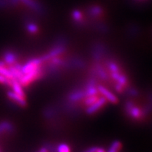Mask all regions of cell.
I'll list each match as a JSON object with an SVG mask.
<instances>
[{"label": "cell", "mask_w": 152, "mask_h": 152, "mask_svg": "<svg viewBox=\"0 0 152 152\" xmlns=\"http://www.w3.org/2000/svg\"><path fill=\"white\" fill-rule=\"evenodd\" d=\"M125 111L130 118L135 121H140L146 116L144 110L137 106L132 101H128L125 104Z\"/></svg>", "instance_id": "obj_1"}, {"label": "cell", "mask_w": 152, "mask_h": 152, "mask_svg": "<svg viewBox=\"0 0 152 152\" xmlns=\"http://www.w3.org/2000/svg\"><path fill=\"white\" fill-rule=\"evenodd\" d=\"M44 75V72L42 69V67L38 69L33 71L30 73L23 74L22 77L19 80L18 82L23 87H27L28 85L33 83L37 80L41 78Z\"/></svg>", "instance_id": "obj_2"}, {"label": "cell", "mask_w": 152, "mask_h": 152, "mask_svg": "<svg viewBox=\"0 0 152 152\" xmlns=\"http://www.w3.org/2000/svg\"><path fill=\"white\" fill-rule=\"evenodd\" d=\"M43 61L41 57L39 58H32L26 62L24 65H22V72L23 74H26L30 72L35 71L38 68L42 67V64H43Z\"/></svg>", "instance_id": "obj_3"}, {"label": "cell", "mask_w": 152, "mask_h": 152, "mask_svg": "<svg viewBox=\"0 0 152 152\" xmlns=\"http://www.w3.org/2000/svg\"><path fill=\"white\" fill-rule=\"evenodd\" d=\"M106 104H107V100L103 96H101L95 103L92 104L90 106H87L86 113L88 115H92V114L96 113V112L102 109V108L104 107Z\"/></svg>", "instance_id": "obj_4"}, {"label": "cell", "mask_w": 152, "mask_h": 152, "mask_svg": "<svg viewBox=\"0 0 152 152\" xmlns=\"http://www.w3.org/2000/svg\"><path fill=\"white\" fill-rule=\"evenodd\" d=\"M97 89L99 92L107 100V102H111L112 104H117L118 102V99L117 96L103 85H97Z\"/></svg>", "instance_id": "obj_5"}, {"label": "cell", "mask_w": 152, "mask_h": 152, "mask_svg": "<svg viewBox=\"0 0 152 152\" xmlns=\"http://www.w3.org/2000/svg\"><path fill=\"white\" fill-rule=\"evenodd\" d=\"M7 95L8 98L11 102H14L17 105L21 106V107H26L27 106V102H26V97H23L20 95L17 94L16 93L11 91H8L7 92Z\"/></svg>", "instance_id": "obj_6"}, {"label": "cell", "mask_w": 152, "mask_h": 152, "mask_svg": "<svg viewBox=\"0 0 152 152\" xmlns=\"http://www.w3.org/2000/svg\"><path fill=\"white\" fill-rule=\"evenodd\" d=\"M17 58H18L17 55L11 51H6L4 53L3 61L7 66L14 65L17 63Z\"/></svg>", "instance_id": "obj_7"}, {"label": "cell", "mask_w": 152, "mask_h": 152, "mask_svg": "<svg viewBox=\"0 0 152 152\" xmlns=\"http://www.w3.org/2000/svg\"><path fill=\"white\" fill-rule=\"evenodd\" d=\"M85 98L84 90H73L68 94V99L70 102H77L78 101L83 99Z\"/></svg>", "instance_id": "obj_8"}, {"label": "cell", "mask_w": 152, "mask_h": 152, "mask_svg": "<svg viewBox=\"0 0 152 152\" xmlns=\"http://www.w3.org/2000/svg\"><path fill=\"white\" fill-rule=\"evenodd\" d=\"M14 130V126L9 121H2L0 123V134H9Z\"/></svg>", "instance_id": "obj_9"}, {"label": "cell", "mask_w": 152, "mask_h": 152, "mask_svg": "<svg viewBox=\"0 0 152 152\" xmlns=\"http://www.w3.org/2000/svg\"><path fill=\"white\" fill-rule=\"evenodd\" d=\"M23 87L20 84L18 80H17L16 79H13L12 80V84H11V88L12 89L13 92L16 93L17 94L20 95V96H23V97H26V94L23 89Z\"/></svg>", "instance_id": "obj_10"}, {"label": "cell", "mask_w": 152, "mask_h": 152, "mask_svg": "<svg viewBox=\"0 0 152 152\" xmlns=\"http://www.w3.org/2000/svg\"><path fill=\"white\" fill-rule=\"evenodd\" d=\"M20 1H21L23 4L27 6L28 7H29L30 9H33L37 12H40L42 11L39 5L33 0H20Z\"/></svg>", "instance_id": "obj_11"}, {"label": "cell", "mask_w": 152, "mask_h": 152, "mask_svg": "<svg viewBox=\"0 0 152 152\" xmlns=\"http://www.w3.org/2000/svg\"><path fill=\"white\" fill-rule=\"evenodd\" d=\"M106 65H107L108 70L109 71L110 73H117V72L121 71V68H120L117 62L114 61H112V60L108 61Z\"/></svg>", "instance_id": "obj_12"}, {"label": "cell", "mask_w": 152, "mask_h": 152, "mask_svg": "<svg viewBox=\"0 0 152 152\" xmlns=\"http://www.w3.org/2000/svg\"><path fill=\"white\" fill-rule=\"evenodd\" d=\"M99 96H97V94H95V95H92V96H86L83 99V103H84V105L85 106H90L93 104L95 102H96L99 99Z\"/></svg>", "instance_id": "obj_13"}, {"label": "cell", "mask_w": 152, "mask_h": 152, "mask_svg": "<svg viewBox=\"0 0 152 152\" xmlns=\"http://www.w3.org/2000/svg\"><path fill=\"white\" fill-rule=\"evenodd\" d=\"M26 28L28 33L30 34L37 33L39 31V28H38L37 25L33 22H28L26 25Z\"/></svg>", "instance_id": "obj_14"}, {"label": "cell", "mask_w": 152, "mask_h": 152, "mask_svg": "<svg viewBox=\"0 0 152 152\" xmlns=\"http://www.w3.org/2000/svg\"><path fill=\"white\" fill-rule=\"evenodd\" d=\"M0 75L4 76L6 77H8L9 79H14L7 66H0Z\"/></svg>", "instance_id": "obj_15"}, {"label": "cell", "mask_w": 152, "mask_h": 152, "mask_svg": "<svg viewBox=\"0 0 152 152\" xmlns=\"http://www.w3.org/2000/svg\"><path fill=\"white\" fill-rule=\"evenodd\" d=\"M102 13V9L100 7L98 6H94V7H92L90 9V14L93 17H97L101 16Z\"/></svg>", "instance_id": "obj_16"}, {"label": "cell", "mask_w": 152, "mask_h": 152, "mask_svg": "<svg viewBox=\"0 0 152 152\" xmlns=\"http://www.w3.org/2000/svg\"><path fill=\"white\" fill-rule=\"evenodd\" d=\"M72 16H73V20L76 23H82L83 22V14L80 11L75 10L73 12V14H72Z\"/></svg>", "instance_id": "obj_17"}, {"label": "cell", "mask_w": 152, "mask_h": 152, "mask_svg": "<svg viewBox=\"0 0 152 152\" xmlns=\"http://www.w3.org/2000/svg\"><path fill=\"white\" fill-rule=\"evenodd\" d=\"M12 80L13 79H9L8 77H6L4 76L0 75V84L11 87V84H12Z\"/></svg>", "instance_id": "obj_18"}, {"label": "cell", "mask_w": 152, "mask_h": 152, "mask_svg": "<svg viewBox=\"0 0 152 152\" xmlns=\"http://www.w3.org/2000/svg\"><path fill=\"white\" fill-rule=\"evenodd\" d=\"M121 148V144L119 142L115 141L112 144L111 147H110L109 152H119L120 149Z\"/></svg>", "instance_id": "obj_19"}, {"label": "cell", "mask_w": 152, "mask_h": 152, "mask_svg": "<svg viewBox=\"0 0 152 152\" xmlns=\"http://www.w3.org/2000/svg\"><path fill=\"white\" fill-rule=\"evenodd\" d=\"M58 152H71V149L67 144H61L58 147Z\"/></svg>", "instance_id": "obj_20"}, {"label": "cell", "mask_w": 152, "mask_h": 152, "mask_svg": "<svg viewBox=\"0 0 152 152\" xmlns=\"http://www.w3.org/2000/svg\"><path fill=\"white\" fill-rule=\"evenodd\" d=\"M128 94L130 96H137L138 94V91L135 89H130L128 90Z\"/></svg>", "instance_id": "obj_21"}, {"label": "cell", "mask_w": 152, "mask_h": 152, "mask_svg": "<svg viewBox=\"0 0 152 152\" xmlns=\"http://www.w3.org/2000/svg\"><path fill=\"white\" fill-rule=\"evenodd\" d=\"M38 152H49V151H48V150H47V148L42 147V148H41L40 149H39V151Z\"/></svg>", "instance_id": "obj_22"}, {"label": "cell", "mask_w": 152, "mask_h": 152, "mask_svg": "<svg viewBox=\"0 0 152 152\" xmlns=\"http://www.w3.org/2000/svg\"><path fill=\"white\" fill-rule=\"evenodd\" d=\"M7 66L6 65V64L4 62V61H0V66Z\"/></svg>", "instance_id": "obj_23"}]
</instances>
